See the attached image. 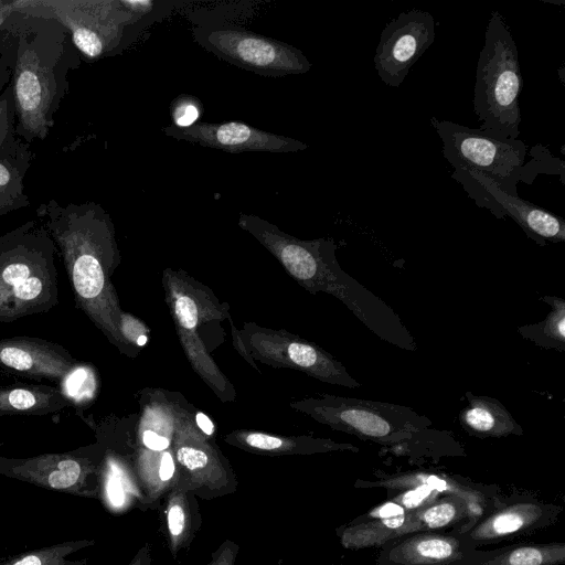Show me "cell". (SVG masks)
<instances>
[{"label": "cell", "instance_id": "obj_1", "mask_svg": "<svg viewBox=\"0 0 565 565\" xmlns=\"http://www.w3.org/2000/svg\"><path fill=\"white\" fill-rule=\"evenodd\" d=\"M36 214L64 263L77 307L121 352L130 347L119 330L121 309L110 281L119 253L107 212L97 203H42Z\"/></svg>", "mask_w": 565, "mask_h": 565}, {"label": "cell", "instance_id": "obj_2", "mask_svg": "<svg viewBox=\"0 0 565 565\" xmlns=\"http://www.w3.org/2000/svg\"><path fill=\"white\" fill-rule=\"evenodd\" d=\"M56 253L38 221L0 236V323L46 313L58 305Z\"/></svg>", "mask_w": 565, "mask_h": 565}, {"label": "cell", "instance_id": "obj_3", "mask_svg": "<svg viewBox=\"0 0 565 565\" xmlns=\"http://www.w3.org/2000/svg\"><path fill=\"white\" fill-rule=\"evenodd\" d=\"M523 77L519 51L503 17L490 14L479 53L473 89V109L480 129L518 139L521 125L520 95Z\"/></svg>", "mask_w": 565, "mask_h": 565}, {"label": "cell", "instance_id": "obj_4", "mask_svg": "<svg viewBox=\"0 0 565 565\" xmlns=\"http://www.w3.org/2000/svg\"><path fill=\"white\" fill-rule=\"evenodd\" d=\"M332 429L382 445H393L422 434L433 420L413 408L387 402L323 394L292 404Z\"/></svg>", "mask_w": 565, "mask_h": 565}, {"label": "cell", "instance_id": "obj_5", "mask_svg": "<svg viewBox=\"0 0 565 565\" xmlns=\"http://www.w3.org/2000/svg\"><path fill=\"white\" fill-rule=\"evenodd\" d=\"M430 122L443 142V156L455 170H476L497 181L507 192L518 194L516 183L522 180L527 153L522 140L436 117Z\"/></svg>", "mask_w": 565, "mask_h": 565}, {"label": "cell", "instance_id": "obj_6", "mask_svg": "<svg viewBox=\"0 0 565 565\" xmlns=\"http://www.w3.org/2000/svg\"><path fill=\"white\" fill-rule=\"evenodd\" d=\"M193 39L218 58L263 76L305 74L311 63L299 49L237 25L196 26Z\"/></svg>", "mask_w": 565, "mask_h": 565}, {"label": "cell", "instance_id": "obj_7", "mask_svg": "<svg viewBox=\"0 0 565 565\" xmlns=\"http://www.w3.org/2000/svg\"><path fill=\"white\" fill-rule=\"evenodd\" d=\"M13 9L60 21L71 31L77 49L92 58L119 45L124 28L141 19L127 11L120 1L18 0L13 2Z\"/></svg>", "mask_w": 565, "mask_h": 565}, {"label": "cell", "instance_id": "obj_8", "mask_svg": "<svg viewBox=\"0 0 565 565\" xmlns=\"http://www.w3.org/2000/svg\"><path fill=\"white\" fill-rule=\"evenodd\" d=\"M0 475L78 497L100 493V458L88 448L28 458L0 456Z\"/></svg>", "mask_w": 565, "mask_h": 565}, {"label": "cell", "instance_id": "obj_9", "mask_svg": "<svg viewBox=\"0 0 565 565\" xmlns=\"http://www.w3.org/2000/svg\"><path fill=\"white\" fill-rule=\"evenodd\" d=\"M245 343L252 355L273 366L297 369L319 381L349 388L360 387L345 366L317 344L284 331L246 324Z\"/></svg>", "mask_w": 565, "mask_h": 565}, {"label": "cell", "instance_id": "obj_10", "mask_svg": "<svg viewBox=\"0 0 565 565\" xmlns=\"http://www.w3.org/2000/svg\"><path fill=\"white\" fill-rule=\"evenodd\" d=\"M452 178L462 184L477 205L498 218L512 217L536 244L565 241V221L558 215L507 192L497 181L476 170H455Z\"/></svg>", "mask_w": 565, "mask_h": 565}, {"label": "cell", "instance_id": "obj_11", "mask_svg": "<svg viewBox=\"0 0 565 565\" xmlns=\"http://www.w3.org/2000/svg\"><path fill=\"white\" fill-rule=\"evenodd\" d=\"M11 93L19 119V132L29 139H44L53 122L56 81L53 70L43 62L35 47L22 39Z\"/></svg>", "mask_w": 565, "mask_h": 565}, {"label": "cell", "instance_id": "obj_12", "mask_svg": "<svg viewBox=\"0 0 565 565\" xmlns=\"http://www.w3.org/2000/svg\"><path fill=\"white\" fill-rule=\"evenodd\" d=\"M434 40L435 19L429 12L412 9L392 19L382 30L374 54L380 79L398 88Z\"/></svg>", "mask_w": 565, "mask_h": 565}, {"label": "cell", "instance_id": "obj_13", "mask_svg": "<svg viewBox=\"0 0 565 565\" xmlns=\"http://www.w3.org/2000/svg\"><path fill=\"white\" fill-rule=\"evenodd\" d=\"M162 132L179 140L231 153L245 151L298 152L308 148L300 140L260 130L236 120L218 124L198 121L184 128L170 125L163 127Z\"/></svg>", "mask_w": 565, "mask_h": 565}, {"label": "cell", "instance_id": "obj_14", "mask_svg": "<svg viewBox=\"0 0 565 565\" xmlns=\"http://www.w3.org/2000/svg\"><path fill=\"white\" fill-rule=\"evenodd\" d=\"M174 458L179 466L174 487L207 500L236 491L237 481L231 466L216 449L203 440L179 437Z\"/></svg>", "mask_w": 565, "mask_h": 565}, {"label": "cell", "instance_id": "obj_15", "mask_svg": "<svg viewBox=\"0 0 565 565\" xmlns=\"http://www.w3.org/2000/svg\"><path fill=\"white\" fill-rule=\"evenodd\" d=\"M81 363L62 345L34 337L0 339V370L32 380L65 382Z\"/></svg>", "mask_w": 565, "mask_h": 565}, {"label": "cell", "instance_id": "obj_16", "mask_svg": "<svg viewBox=\"0 0 565 565\" xmlns=\"http://www.w3.org/2000/svg\"><path fill=\"white\" fill-rule=\"evenodd\" d=\"M164 281L180 341L191 364L214 392L226 399L228 382L209 356L196 332L200 310L195 298L183 288L174 273L166 271Z\"/></svg>", "mask_w": 565, "mask_h": 565}, {"label": "cell", "instance_id": "obj_17", "mask_svg": "<svg viewBox=\"0 0 565 565\" xmlns=\"http://www.w3.org/2000/svg\"><path fill=\"white\" fill-rule=\"evenodd\" d=\"M465 396L468 404L461 411L459 422L468 434L480 438L523 434L521 425L497 398L475 395L469 391Z\"/></svg>", "mask_w": 565, "mask_h": 565}, {"label": "cell", "instance_id": "obj_18", "mask_svg": "<svg viewBox=\"0 0 565 565\" xmlns=\"http://www.w3.org/2000/svg\"><path fill=\"white\" fill-rule=\"evenodd\" d=\"M225 440L238 448L269 455H309L332 450L359 449L351 444L335 443L330 439L312 437H281L258 431L236 430Z\"/></svg>", "mask_w": 565, "mask_h": 565}, {"label": "cell", "instance_id": "obj_19", "mask_svg": "<svg viewBox=\"0 0 565 565\" xmlns=\"http://www.w3.org/2000/svg\"><path fill=\"white\" fill-rule=\"evenodd\" d=\"M196 498L193 492L179 487L166 494L163 525L173 557L188 547L200 531L202 519Z\"/></svg>", "mask_w": 565, "mask_h": 565}, {"label": "cell", "instance_id": "obj_20", "mask_svg": "<svg viewBox=\"0 0 565 565\" xmlns=\"http://www.w3.org/2000/svg\"><path fill=\"white\" fill-rule=\"evenodd\" d=\"M72 405L71 398L50 385H17L0 388V416H43L58 413Z\"/></svg>", "mask_w": 565, "mask_h": 565}, {"label": "cell", "instance_id": "obj_21", "mask_svg": "<svg viewBox=\"0 0 565 565\" xmlns=\"http://www.w3.org/2000/svg\"><path fill=\"white\" fill-rule=\"evenodd\" d=\"M412 515L413 513L407 514L401 504L387 502L369 513L370 519L347 529L342 535V543L353 548L396 537Z\"/></svg>", "mask_w": 565, "mask_h": 565}, {"label": "cell", "instance_id": "obj_22", "mask_svg": "<svg viewBox=\"0 0 565 565\" xmlns=\"http://www.w3.org/2000/svg\"><path fill=\"white\" fill-rule=\"evenodd\" d=\"M454 537L423 535L411 537L391 552V558L406 565H438L461 555Z\"/></svg>", "mask_w": 565, "mask_h": 565}, {"label": "cell", "instance_id": "obj_23", "mask_svg": "<svg viewBox=\"0 0 565 565\" xmlns=\"http://www.w3.org/2000/svg\"><path fill=\"white\" fill-rule=\"evenodd\" d=\"M552 310L544 320L518 328V333L544 349L565 351V300L557 296H541Z\"/></svg>", "mask_w": 565, "mask_h": 565}, {"label": "cell", "instance_id": "obj_24", "mask_svg": "<svg viewBox=\"0 0 565 565\" xmlns=\"http://www.w3.org/2000/svg\"><path fill=\"white\" fill-rule=\"evenodd\" d=\"M94 544V540L87 539L66 541L23 553L1 562L0 565H87L86 559L72 561L68 556Z\"/></svg>", "mask_w": 565, "mask_h": 565}, {"label": "cell", "instance_id": "obj_25", "mask_svg": "<svg viewBox=\"0 0 565 565\" xmlns=\"http://www.w3.org/2000/svg\"><path fill=\"white\" fill-rule=\"evenodd\" d=\"M540 514V509L530 504L510 508L476 529L473 536L486 540L508 535L537 520Z\"/></svg>", "mask_w": 565, "mask_h": 565}, {"label": "cell", "instance_id": "obj_26", "mask_svg": "<svg viewBox=\"0 0 565 565\" xmlns=\"http://www.w3.org/2000/svg\"><path fill=\"white\" fill-rule=\"evenodd\" d=\"M563 544L548 546H522L489 561L486 565H555L563 564Z\"/></svg>", "mask_w": 565, "mask_h": 565}, {"label": "cell", "instance_id": "obj_27", "mask_svg": "<svg viewBox=\"0 0 565 565\" xmlns=\"http://www.w3.org/2000/svg\"><path fill=\"white\" fill-rule=\"evenodd\" d=\"M457 514L458 509L452 502L427 505L422 511L415 513L412 531L443 527L452 522Z\"/></svg>", "mask_w": 565, "mask_h": 565}, {"label": "cell", "instance_id": "obj_28", "mask_svg": "<svg viewBox=\"0 0 565 565\" xmlns=\"http://www.w3.org/2000/svg\"><path fill=\"white\" fill-rule=\"evenodd\" d=\"M202 111L201 102L191 95H179L170 106L173 126L184 128L198 122Z\"/></svg>", "mask_w": 565, "mask_h": 565}, {"label": "cell", "instance_id": "obj_29", "mask_svg": "<svg viewBox=\"0 0 565 565\" xmlns=\"http://www.w3.org/2000/svg\"><path fill=\"white\" fill-rule=\"evenodd\" d=\"M28 204V198L23 193V183L0 186V215Z\"/></svg>", "mask_w": 565, "mask_h": 565}, {"label": "cell", "instance_id": "obj_30", "mask_svg": "<svg viewBox=\"0 0 565 565\" xmlns=\"http://www.w3.org/2000/svg\"><path fill=\"white\" fill-rule=\"evenodd\" d=\"M10 93L11 90H7L0 99V150L14 141L11 130V104L13 100L9 95Z\"/></svg>", "mask_w": 565, "mask_h": 565}, {"label": "cell", "instance_id": "obj_31", "mask_svg": "<svg viewBox=\"0 0 565 565\" xmlns=\"http://www.w3.org/2000/svg\"><path fill=\"white\" fill-rule=\"evenodd\" d=\"M438 491L426 484H418L416 488L403 494L401 498L404 508L416 509L431 501Z\"/></svg>", "mask_w": 565, "mask_h": 565}, {"label": "cell", "instance_id": "obj_32", "mask_svg": "<svg viewBox=\"0 0 565 565\" xmlns=\"http://www.w3.org/2000/svg\"><path fill=\"white\" fill-rule=\"evenodd\" d=\"M120 334L124 340L130 345L136 344L141 335H146V327L129 313L121 312L119 322Z\"/></svg>", "mask_w": 565, "mask_h": 565}, {"label": "cell", "instance_id": "obj_33", "mask_svg": "<svg viewBox=\"0 0 565 565\" xmlns=\"http://www.w3.org/2000/svg\"><path fill=\"white\" fill-rule=\"evenodd\" d=\"M239 546L232 540H225L213 553L207 565H235Z\"/></svg>", "mask_w": 565, "mask_h": 565}, {"label": "cell", "instance_id": "obj_34", "mask_svg": "<svg viewBox=\"0 0 565 565\" xmlns=\"http://www.w3.org/2000/svg\"><path fill=\"white\" fill-rule=\"evenodd\" d=\"M142 443L148 449L152 451H164L170 446V440L168 437L150 429H147L142 433Z\"/></svg>", "mask_w": 565, "mask_h": 565}, {"label": "cell", "instance_id": "obj_35", "mask_svg": "<svg viewBox=\"0 0 565 565\" xmlns=\"http://www.w3.org/2000/svg\"><path fill=\"white\" fill-rule=\"evenodd\" d=\"M151 548L150 545L146 543L142 547L139 548L128 565H151Z\"/></svg>", "mask_w": 565, "mask_h": 565}, {"label": "cell", "instance_id": "obj_36", "mask_svg": "<svg viewBox=\"0 0 565 565\" xmlns=\"http://www.w3.org/2000/svg\"><path fill=\"white\" fill-rule=\"evenodd\" d=\"M196 425L206 435L212 436L214 434L215 427L210 417H207L204 413L199 412L195 416Z\"/></svg>", "mask_w": 565, "mask_h": 565}, {"label": "cell", "instance_id": "obj_37", "mask_svg": "<svg viewBox=\"0 0 565 565\" xmlns=\"http://www.w3.org/2000/svg\"><path fill=\"white\" fill-rule=\"evenodd\" d=\"M7 78V70L0 68V89L3 86Z\"/></svg>", "mask_w": 565, "mask_h": 565}]
</instances>
